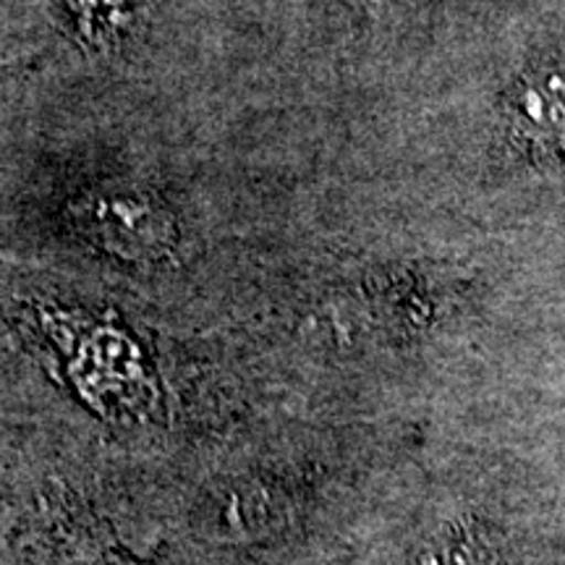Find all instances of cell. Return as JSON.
<instances>
[{
    "label": "cell",
    "instance_id": "1",
    "mask_svg": "<svg viewBox=\"0 0 565 565\" xmlns=\"http://www.w3.org/2000/svg\"><path fill=\"white\" fill-rule=\"evenodd\" d=\"M524 116L536 121V129L545 131L547 139L565 141V79L553 76L545 87H532L526 95Z\"/></svg>",
    "mask_w": 565,
    "mask_h": 565
},
{
    "label": "cell",
    "instance_id": "2",
    "mask_svg": "<svg viewBox=\"0 0 565 565\" xmlns=\"http://www.w3.org/2000/svg\"><path fill=\"white\" fill-rule=\"evenodd\" d=\"M422 565H490L484 542L471 534H445L422 555Z\"/></svg>",
    "mask_w": 565,
    "mask_h": 565
}]
</instances>
